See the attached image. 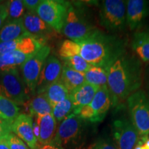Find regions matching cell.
Wrapping results in <instances>:
<instances>
[{"mask_svg":"<svg viewBox=\"0 0 149 149\" xmlns=\"http://www.w3.org/2000/svg\"><path fill=\"white\" fill-rule=\"evenodd\" d=\"M141 72L139 59L126 53L109 67L107 87L112 106L115 107L139 90L142 82Z\"/></svg>","mask_w":149,"mask_h":149,"instance_id":"cell-1","label":"cell"},{"mask_svg":"<svg viewBox=\"0 0 149 149\" xmlns=\"http://www.w3.org/2000/svg\"><path fill=\"white\" fill-rule=\"evenodd\" d=\"M79 55L91 66L109 69L119 57L126 53V42L120 37L97 29L81 42Z\"/></svg>","mask_w":149,"mask_h":149,"instance_id":"cell-2","label":"cell"},{"mask_svg":"<svg viewBox=\"0 0 149 149\" xmlns=\"http://www.w3.org/2000/svg\"><path fill=\"white\" fill-rule=\"evenodd\" d=\"M96 29L84 10L70 3L61 31L63 34L70 40L79 42L87 38Z\"/></svg>","mask_w":149,"mask_h":149,"instance_id":"cell-3","label":"cell"},{"mask_svg":"<svg viewBox=\"0 0 149 149\" xmlns=\"http://www.w3.org/2000/svg\"><path fill=\"white\" fill-rule=\"evenodd\" d=\"M126 100L130 120L139 139L145 141L149 135V97L144 91L138 90Z\"/></svg>","mask_w":149,"mask_h":149,"instance_id":"cell-4","label":"cell"},{"mask_svg":"<svg viewBox=\"0 0 149 149\" xmlns=\"http://www.w3.org/2000/svg\"><path fill=\"white\" fill-rule=\"evenodd\" d=\"M126 3L122 0L102 1L100 10V23L111 33L122 32L126 28Z\"/></svg>","mask_w":149,"mask_h":149,"instance_id":"cell-5","label":"cell"},{"mask_svg":"<svg viewBox=\"0 0 149 149\" xmlns=\"http://www.w3.org/2000/svg\"><path fill=\"white\" fill-rule=\"evenodd\" d=\"M0 95L17 106L29 100L26 86L17 68L0 72Z\"/></svg>","mask_w":149,"mask_h":149,"instance_id":"cell-6","label":"cell"},{"mask_svg":"<svg viewBox=\"0 0 149 149\" xmlns=\"http://www.w3.org/2000/svg\"><path fill=\"white\" fill-rule=\"evenodd\" d=\"M70 3L57 0H42L36 13L55 32L62 31Z\"/></svg>","mask_w":149,"mask_h":149,"instance_id":"cell-7","label":"cell"},{"mask_svg":"<svg viewBox=\"0 0 149 149\" xmlns=\"http://www.w3.org/2000/svg\"><path fill=\"white\" fill-rule=\"evenodd\" d=\"M113 142L117 149H133L138 143L139 135L128 116L120 117L112 124Z\"/></svg>","mask_w":149,"mask_h":149,"instance_id":"cell-8","label":"cell"},{"mask_svg":"<svg viewBox=\"0 0 149 149\" xmlns=\"http://www.w3.org/2000/svg\"><path fill=\"white\" fill-rule=\"evenodd\" d=\"M111 106V95L106 86L98 89L92 102L80 110L77 115L83 120L100 122L104 120Z\"/></svg>","mask_w":149,"mask_h":149,"instance_id":"cell-9","label":"cell"},{"mask_svg":"<svg viewBox=\"0 0 149 149\" xmlns=\"http://www.w3.org/2000/svg\"><path fill=\"white\" fill-rule=\"evenodd\" d=\"M51 53V47L44 46L35 55L25 61L20 66L22 79L26 88L33 95H35L37 81L46 59Z\"/></svg>","mask_w":149,"mask_h":149,"instance_id":"cell-10","label":"cell"},{"mask_svg":"<svg viewBox=\"0 0 149 149\" xmlns=\"http://www.w3.org/2000/svg\"><path fill=\"white\" fill-rule=\"evenodd\" d=\"M83 122L82 119L72 113L59 124L53 141L64 149L69 146L81 135Z\"/></svg>","mask_w":149,"mask_h":149,"instance_id":"cell-11","label":"cell"},{"mask_svg":"<svg viewBox=\"0 0 149 149\" xmlns=\"http://www.w3.org/2000/svg\"><path fill=\"white\" fill-rule=\"evenodd\" d=\"M62 67L60 60L55 56L46 59L37 81L35 95L42 94L50 86L60 80Z\"/></svg>","mask_w":149,"mask_h":149,"instance_id":"cell-12","label":"cell"},{"mask_svg":"<svg viewBox=\"0 0 149 149\" xmlns=\"http://www.w3.org/2000/svg\"><path fill=\"white\" fill-rule=\"evenodd\" d=\"M11 132L17 136L30 149H36L38 141L34 133L32 117L29 115L19 114L11 126Z\"/></svg>","mask_w":149,"mask_h":149,"instance_id":"cell-13","label":"cell"},{"mask_svg":"<svg viewBox=\"0 0 149 149\" xmlns=\"http://www.w3.org/2000/svg\"><path fill=\"white\" fill-rule=\"evenodd\" d=\"M126 3V25L130 31L138 29L149 15V2L144 0H128Z\"/></svg>","mask_w":149,"mask_h":149,"instance_id":"cell-14","label":"cell"},{"mask_svg":"<svg viewBox=\"0 0 149 149\" xmlns=\"http://www.w3.org/2000/svg\"><path fill=\"white\" fill-rule=\"evenodd\" d=\"M24 26L33 37L46 44L55 31L38 16L36 13L27 11L22 17Z\"/></svg>","mask_w":149,"mask_h":149,"instance_id":"cell-15","label":"cell"},{"mask_svg":"<svg viewBox=\"0 0 149 149\" xmlns=\"http://www.w3.org/2000/svg\"><path fill=\"white\" fill-rule=\"evenodd\" d=\"M45 45V43L33 36L20 37L10 42L1 43L0 54L20 51L29 55H34Z\"/></svg>","mask_w":149,"mask_h":149,"instance_id":"cell-16","label":"cell"},{"mask_svg":"<svg viewBox=\"0 0 149 149\" xmlns=\"http://www.w3.org/2000/svg\"><path fill=\"white\" fill-rule=\"evenodd\" d=\"M99 88L97 86L85 82L70 93L69 97L73 104L74 115H77L80 110L92 102Z\"/></svg>","mask_w":149,"mask_h":149,"instance_id":"cell-17","label":"cell"},{"mask_svg":"<svg viewBox=\"0 0 149 149\" xmlns=\"http://www.w3.org/2000/svg\"><path fill=\"white\" fill-rule=\"evenodd\" d=\"M35 124L39 130L38 144L43 145L51 142L55 138L57 129V123L53 114L36 117Z\"/></svg>","mask_w":149,"mask_h":149,"instance_id":"cell-18","label":"cell"},{"mask_svg":"<svg viewBox=\"0 0 149 149\" xmlns=\"http://www.w3.org/2000/svg\"><path fill=\"white\" fill-rule=\"evenodd\" d=\"M32 36L24 26L22 18L5 22L0 31V44L13 41L20 37Z\"/></svg>","mask_w":149,"mask_h":149,"instance_id":"cell-19","label":"cell"},{"mask_svg":"<svg viewBox=\"0 0 149 149\" xmlns=\"http://www.w3.org/2000/svg\"><path fill=\"white\" fill-rule=\"evenodd\" d=\"M33 55L20 51L0 54V72L14 69L18 66H21Z\"/></svg>","mask_w":149,"mask_h":149,"instance_id":"cell-20","label":"cell"},{"mask_svg":"<svg viewBox=\"0 0 149 149\" xmlns=\"http://www.w3.org/2000/svg\"><path fill=\"white\" fill-rule=\"evenodd\" d=\"M60 81L70 93L86 82L84 73L76 71L64 65L62 67Z\"/></svg>","mask_w":149,"mask_h":149,"instance_id":"cell-21","label":"cell"},{"mask_svg":"<svg viewBox=\"0 0 149 149\" xmlns=\"http://www.w3.org/2000/svg\"><path fill=\"white\" fill-rule=\"evenodd\" d=\"M131 47L143 61L149 62V35L147 32H136L132 40Z\"/></svg>","mask_w":149,"mask_h":149,"instance_id":"cell-22","label":"cell"},{"mask_svg":"<svg viewBox=\"0 0 149 149\" xmlns=\"http://www.w3.org/2000/svg\"><path fill=\"white\" fill-rule=\"evenodd\" d=\"M29 111L31 114L35 117H43L44 115L52 114L53 107L45 95L42 93L36 95V96L31 100L29 103Z\"/></svg>","mask_w":149,"mask_h":149,"instance_id":"cell-23","label":"cell"},{"mask_svg":"<svg viewBox=\"0 0 149 149\" xmlns=\"http://www.w3.org/2000/svg\"><path fill=\"white\" fill-rule=\"evenodd\" d=\"M52 107H55L59 102L64 101L69 97L70 92L61 81L53 84L44 93Z\"/></svg>","mask_w":149,"mask_h":149,"instance_id":"cell-24","label":"cell"},{"mask_svg":"<svg viewBox=\"0 0 149 149\" xmlns=\"http://www.w3.org/2000/svg\"><path fill=\"white\" fill-rule=\"evenodd\" d=\"M108 70L102 67L91 66L84 73L86 82L99 88L106 86L108 82Z\"/></svg>","mask_w":149,"mask_h":149,"instance_id":"cell-25","label":"cell"},{"mask_svg":"<svg viewBox=\"0 0 149 149\" xmlns=\"http://www.w3.org/2000/svg\"><path fill=\"white\" fill-rule=\"evenodd\" d=\"M20 109L9 99L0 95V119L12 124L19 115Z\"/></svg>","mask_w":149,"mask_h":149,"instance_id":"cell-26","label":"cell"},{"mask_svg":"<svg viewBox=\"0 0 149 149\" xmlns=\"http://www.w3.org/2000/svg\"><path fill=\"white\" fill-rule=\"evenodd\" d=\"M74 113L73 104L69 97L53 107V114L57 124Z\"/></svg>","mask_w":149,"mask_h":149,"instance_id":"cell-27","label":"cell"},{"mask_svg":"<svg viewBox=\"0 0 149 149\" xmlns=\"http://www.w3.org/2000/svg\"><path fill=\"white\" fill-rule=\"evenodd\" d=\"M5 4L8 11V17L6 22L22 19L26 13V8L24 5L23 1L10 0L6 1Z\"/></svg>","mask_w":149,"mask_h":149,"instance_id":"cell-28","label":"cell"},{"mask_svg":"<svg viewBox=\"0 0 149 149\" xmlns=\"http://www.w3.org/2000/svg\"><path fill=\"white\" fill-rule=\"evenodd\" d=\"M61 60L63 61L64 66L82 73H85L91 67V65L79 55L61 58Z\"/></svg>","mask_w":149,"mask_h":149,"instance_id":"cell-29","label":"cell"},{"mask_svg":"<svg viewBox=\"0 0 149 149\" xmlns=\"http://www.w3.org/2000/svg\"><path fill=\"white\" fill-rule=\"evenodd\" d=\"M79 46L77 42L66 40L61 44L59 48V55L61 58L72 57L79 55Z\"/></svg>","mask_w":149,"mask_h":149,"instance_id":"cell-30","label":"cell"},{"mask_svg":"<svg viewBox=\"0 0 149 149\" xmlns=\"http://www.w3.org/2000/svg\"><path fill=\"white\" fill-rule=\"evenodd\" d=\"M10 149H30L21 139L12 132L6 136Z\"/></svg>","mask_w":149,"mask_h":149,"instance_id":"cell-31","label":"cell"},{"mask_svg":"<svg viewBox=\"0 0 149 149\" xmlns=\"http://www.w3.org/2000/svg\"><path fill=\"white\" fill-rule=\"evenodd\" d=\"M92 149H117L113 141L106 138L99 139Z\"/></svg>","mask_w":149,"mask_h":149,"instance_id":"cell-32","label":"cell"},{"mask_svg":"<svg viewBox=\"0 0 149 149\" xmlns=\"http://www.w3.org/2000/svg\"><path fill=\"white\" fill-rule=\"evenodd\" d=\"M42 0H24V6L29 12L36 13L37 8L40 6Z\"/></svg>","mask_w":149,"mask_h":149,"instance_id":"cell-33","label":"cell"},{"mask_svg":"<svg viewBox=\"0 0 149 149\" xmlns=\"http://www.w3.org/2000/svg\"><path fill=\"white\" fill-rule=\"evenodd\" d=\"M12 124L0 119V138L5 137L11 133Z\"/></svg>","mask_w":149,"mask_h":149,"instance_id":"cell-34","label":"cell"},{"mask_svg":"<svg viewBox=\"0 0 149 149\" xmlns=\"http://www.w3.org/2000/svg\"><path fill=\"white\" fill-rule=\"evenodd\" d=\"M7 17H8V11H7L6 6L5 3H0V31L6 21Z\"/></svg>","mask_w":149,"mask_h":149,"instance_id":"cell-35","label":"cell"},{"mask_svg":"<svg viewBox=\"0 0 149 149\" xmlns=\"http://www.w3.org/2000/svg\"><path fill=\"white\" fill-rule=\"evenodd\" d=\"M36 149H64L61 146L57 144L54 141H52L51 142L48 143L46 144H38Z\"/></svg>","mask_w":149,"mask_h":149,"instance_id":"cell-36","label":"cell"},{"mask_svg":"<svg viewBox=\"0 0 149 149\" xmlns=\"http://www.w3.org/2000/svg\"><path fill=\"white\" fill-rule=\"evenodd\" d=\"M0 149H10L6 139V136L0 138Z\"/></svg>","mask_w":149,"mask_h":149,"instance_id":"cell-37","label":"cell"},{"mask_svg":"<svg viewBox=\"0 0 149 149\" xmlns=\"http://www.w3.org/2000/svg\"><path fill=\"white\" fill-rule=\"evenodd\" d=\"M141 149H149V138L141 144Z\"/></svg>","mask_w":149,"mask_h":149,"instance_id":"cell-38","label":"cell"},{"mask_svg":"<svg viewBox=\"0 0 149 149\" xmlns=\"http://www.w3.org/2000/svg\"><path fill=\"white\" fill-rule=\"evenodd\" d=\"M133 149H141V144H137V145H136L135 147V148H134Z\"/></svg>","mask_w":149,"mask_h":149,"instance_id":"cell-39","label":"cell"},{"mask_svg":"<svg viewBox=\"0 0 149 149\" xmlns=\"http://www.w3.org/2000/svg\"><path fill=\"white\" fill-rule=\"evenodd\" d=\"M147 33H148V34L149 35V30H148V32H147Z\"/></svg>","mask_w":149,"mask_h":149,"instance_id":"cell-40","label":"cell"},{"mask_svg":"<svg viewBox=\"0 0 149 149\" xmlns=\"http://www.w3.org/2000/svg\"><path fill=\"white\" fill-rule=\"evenodd\" d=\"M1 3V1H0V3Z\"/></svg>","mask_w":149,"mask_h":149,"instance_id":"cell-41","label":"cell"}]
</instances>
